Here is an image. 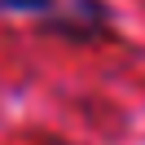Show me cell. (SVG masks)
Returning <instances> with one entry per match:
<instances>
[{"label":"cell","mask_w":145,"mask_h":145,"mask_svg":"<svg viewBox=\"0 0 145 145\" xmlns=\"http://www.w3.org/2000/svg\"><path fill=\"white\" fill-rule=\"evenodd\" d=\"M53 145H62V141H53Z\"/></svg>","instance_id":"3957f363"},{"label":"cell","mask_w":145,"mask_h":145,"mask_svg":"<svg viewBox=\"0 0 145 145\" xmlns=\"http://www.w3.org/2000/svg\"><path fill=\"white\" fill-rule=\"evenodd\" d=\"M71 9L62 18V31L66 35H92V31L101 27V18H106V9H101V0H71Z\"/></svg>","instance_id":"6da1fadb"},{"label":"cell","mask_w":145,"mask_h":145,"mask_svg":"<svg viewBox=\"0 0 145 145\" xmlns=\"http://www.w3.org/2000/svg\"><path fill=\"white\" fill-rule=\"evenodd\" d=\"M0 9H9V13H53L57 0H0Z\"/></svg>","instance_id":"7a4b0ae2"}]
</instances>
